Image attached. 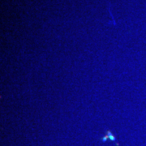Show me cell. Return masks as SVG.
I'll use <instances>...</instances> for the list:
<instances>
[{
    "mask_svg": "<svg viewBox=\"0 0 146 146\" xmlns=\"http://www.w3.org/2000/svg\"><path fill=\"white\" fill-rule=\"evenodd\" d=\"M107 140H111L112 141H115V144H116V145L119 146V143L116 141L115 135H113V134L111 133V131H110V130L106 131V135L104 137H102V142H106Z\"/></svg>",
    "mask_w": 146,
    "mask_h": 146,
    "instance_id": "obj_1",
    "label": "cell"
}]
</instances>
